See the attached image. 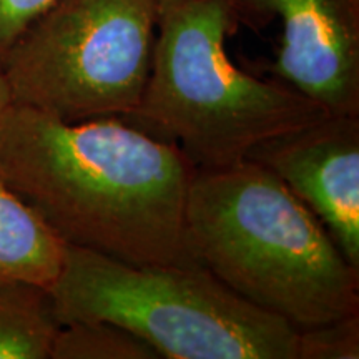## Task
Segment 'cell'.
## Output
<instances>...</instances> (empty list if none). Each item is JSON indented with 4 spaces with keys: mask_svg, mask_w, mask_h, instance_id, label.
Masks as SVG:
<instances>
[{
    "mask_svg": "<svg viewBox=\"0 0 359 359\" xmlns=\"http://www.w3.org/2000/svg\"><path fill=\"white\" fill-rule=\"evenodd\" d=\"M195 173L172 143L118 116L64 122L12 103L0 178L67 245L133 264H198L185 208Z\"/></svg>",
    "mask_w": 359,
    "mask_h": 359,
    "instance_id": "1",
    "label": "cell"
},
{
    "mask_svg": "<svg viewBox=\"0 0 359 359\" xmlns=\"http://www.w3.org/2000/svg\"><path fill=\"white\" fill-rule=\"evenodd\" d=\"M191 258L296 331L359 313V269L262 165L195 170L185 208Z\"/></svg>",
    "mask_w": 359,
    "mask_h": 359,
    "instance_id": "2",
    "label": "cell"
},
{
    "mask_svg": "<svg viewBox=\"0 0 359 359\" xmlns=\"http://www.w3.org/2000/svg\"><path fill=\"white\" fill-rule=\"evenodd\" d=\"M156 15L158 0H55L2 67L12 102L70 123L133 114Z\"/></svg>",
    "mask_w": 359,
    "mask_h": 359,
    "instance_id": "5",
    "label": "cell"
},
{
    "mask_svg": "<svg viewBox=\"0 0 359 359\" xmlns=\"http://www.w3.org/2000/svg\"><path fill=\"white\" fill-rule=\"evenodd\" d=\"M60 325L109 321L167 359H296L298 331L201 264H133L67 245L48 286Z\"/></svg>",
    "mask_w": 359,
    "mask_h": 359,
    "instance_id": "4",
    "label": "cell"
},
{
    "mask_svg": "<svg viewBox=\"0 0 359 359\" xmlns=\"http://www.w3.org/2000/svg\"><path fill=\"white\" fill-rule=\"evenodd\" d=\"M58 330L48 288L0 281V359H52Z\"/></svg>",
    "mask_w": 359,
    "mask_h": 359,
    "instance_id": "9",
    "label": "cell"
},
{
    "mask_svg": "<svg viewBox=\"0 0 359 359\" xmlns=\"http://www.w3.org/2000/svg\"><path fill=\"white\" fill-rule=\"evenodd\" d=\"M359 313L298 330L296 359H358Z\"/></svg>",
    "mask_w": 359,
    "mask_h": 359,
    "instance_id": "11",
    "label": "cell"
},
{
    "mask_svg": "<svg viewBox=\"0 0 359 359\" xmlns=\"http://www.w3.org/2000/svg\"><path fill=\"white\" fill-rule=\"evenodd\" d=\"M12 103L13 102L11 88H8V83L6 77H4V74L0 72V118H2V115L6 114V110L12 105Z\"/></svg>",
    "mask_w": 359,
    "mask_h": 359,
    "instance_id": "13",
    "label": "cell"
},
{
    "mask_svg": "<svg viewBox=\"0 0 359 359\" xmlns=\"http://www.w3.org/2000/svg\"><path fill=\"white\" fill-rule=\"evenodd\" d=\"M240 20L278 19L271 70L331 115H359V0H231Z\"/></svg>",
    "mask_w": 359,
    "mask_h": 359,
    "instance_id": "6",
    "label": "cell"
},
{
    "mask_svg": "<svg viewBox=\"0 0 359 359\" xmlns=\"http://www.w3.org/2000/svg\"><path fill=\"white\" fill-rule=\"evenodd\" d=\"M246 160L275 175L359 269V115H326L266 138Z\"/></svg>",
    "mask_w": 359,
    "mask_h": 359,
    "instance_id": "7",
    "label": "cell"
},
{
    "mask_svg": "<svg viewBox=\"0 0 359 359\" xmlns=\"http://www.w3.org/2000/svg\"><path fill=\"white\" fill-rule=\"evenodd\" d=\"M142 338L109 321H72L60 325L52 359H158Z\"/></svg>",
    "mask_w": 359,
    "mask_h": 359,
    "instance_id": "10",
    "label": "cell"
},
{
    "mask_svg": "<svg viewBox=\"0 0 359 359\" xmlns=\"http://www.w3.org/2000/svg\"><path fill=\"white\" fill-rule=\"evenodd\" d=\"M55 0H0V72L29 27Z\"/></svg>",
    "mask_w": 359,
    "mask_h": 359,
    "instance_id": "12",
    "label": "cell"
},
{
    "mask_svg": "<svg viewBox=\"0 0 359 359\" xmlns=\"http://www.w3.org/2000/svg\"><path fill=\"white\" fill-rule=\"evenodd\" d=\"M65 243L0 178V281L48 286L62 268Z\"/></svg>",
    "mask_w": 359,
    "mask_h": 359,
    "instance_id": "8",
    "label": "cell"
},
{
    "mask_svg": "<svg viewBox=\"0 0 359 359\" xmlns=\"http://www.w3.org/2000/svg\"><path fill=\"white\" fill-rule=\"evenodd\" d=\"M238 24L231 0H158L150 74L123 118L177 147L195 170L241 163L266 138L331 115L280 80L238 69L226 53Z\"/></svg>",
    "mask_w": 359,
    "mask_h": 359,
    "instance_id": "3",
    "label": "cell"
}]
</instances>
